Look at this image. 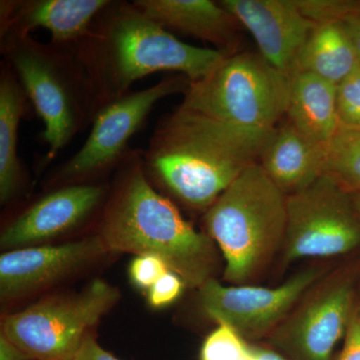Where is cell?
I'll return each mask as SVG.
<instances>
[{
    "mask_svg": "<svg viewBox=\"0 0 360 360\" xmlns=\"http://www.w3.org/2000/svg\"><path fill=\"white\" fill-rule=\"evenodd\" d=\"M267 136L241 131L179 105L156 123L142 149L153 186L205 212L246 168L259 160ZM169 198V200H170Z\"/></svg>",
    "mask_w": 360,
    "mask_h": 360,
    "instance_id": "1",
    "label": "cell"
},
{
    "mask_svg": "<svg viewBox=\"0 0 360 360\" xmlns=\"http://www.w3.org/2000/svg\"><path fill=\"white\" fill-rule=\"evenodd\" d=\"M96 234L108 253L160 257L191 288L200 290L214 278L219 265L212 238L196 231L174 201L148 181L142 149H134L116 170Z\"/></svg>",
    "mask_w": 360,
    "mask_h": 360,
    "instance_id": "2",
    "label": "cell"
},
{
    "mask_svg": "<svg viewBox=\"0 0 360 360\" xmlns=\"http://www.w3.org/2000/svg\"><path fill=\"white\" fill-rule=\"evenodd\" d=\"M99 108L131 91L141 78L172 71L198 82L229 53L181 41L132 1L110 0L75 49Z\"/></svg>",
    "mask_w": 360,
    "mask_h": 360,
    "instance_id": "3",
    "label": "cell"
},
{
    "mask_svg": "<svg viewBox=\"0 0 360 360\" xmlns=\"http://www.w3.org/2000/svg\"><path fill=\"white\" fill-rule=\"evenodd\" d=\"M0 51L44 122L47 150L39 165L44 170L94 122L98 111L94 89L72 49L30 34L0 39Z\"/></svg>",
    "mask_w": 360,
    "mask_h": 360,
    "instance_id": "4",
    "label": "cell"
},
{
    "mask_svg": "<svg viewBox=\"0 0 360 360\" xmlns=\"http://www.w3.org/2000/svg\"><path fill=\"white\" fill-rule=\"evenodd\" d=\"M203 220L224 255L225 281L246 285L283 250L288 195L257 162L232 182Z\"/></svg>",
    "mask_w": 360,
    "mask_h": 360,
    "instance_id": "5",
    "label": "cell"
},
{
    "mask_svg": "<svg viewBox=\"0 0 360 360\" xmlns=\"http://www.w3.org/2000/svg\"><path fill=\"white\" fill-rule=\"evenodd\" d=\"M291 78L259 53L229 54L207 77L191 82L179 104L251 134H271L286 116Z\"/></svg>",
    "mask_w": 360,
    "mask_h": 360,
    "instance_id": "6",
    "label": "cell"
},
{
    "mask_svg": "<svg viewBox=\"0 0 360 360\" xmlns=\"http://www.w3.org/2000/svg\"><path fill=\"white\" fill-rule=\"evenodd\" d=\"M120 298L117 288L94 279L78 292L49 296L7 315L1 333L33 359L71 360Z\"/></svg>",
    "mask_w": 360,
    "mask_h": 360,
    "instance_id": "7",
    "label": "cell"
},
{
    "mask_svg": "<svg viewBox=\"0 0 360 360\" xmlns=\"http://www.w3.org/2000/svg\"><path fill=\"white\" fill-rule=\"evenodd\" d=\"M191 80L184 75L168 77L146 89L130 91L97 111L84 146L70 160L54 168L47 186L99 184L116 172L134 148L129 141L143 127L156 104L174 94H184Z\"/></svg>",
    "mask_w": 360,
    "mask_h": 360,
    "instance_id": "8",
    "label": "cell"
},
{
    "mask_svg": "<svg viewBox=\"0 0 360 360\" xmlns=\"http://www.w3.org/2000/svg\"><path fill=\"white\" fill-rule=\"evenodd\" d=\"M360 246V217L352 194L323 174L302 191L288 195L283 262L328 258Z\"/></svg>",
    "mask_w": 360,
    "mask_h": 360,
    "instance_id": "9",
    "label": "cell"
},
{
    "mask_svg": "<svg viewBox=\"0 0 360 360\" xmlns=\"http://www.w3.org/2000/svg\"><path fill=\"white\" fill-rule=\"evenodd\" d=\"M326 274V267H309L274 288L224 286L212 278L200 290L201 309L243 338H262L274 333Z\"/></svg>",
    "mask_w": 360,
    "mask_h": 360,
    "instance_id": "10",
    "label": "cell"
},
{
    "mask_svg": "<svg viewBox=\"0 0 360 360\" xmlns=\"http://www.w3.org/2000/svg\"><path fill=\"white\" fill-rule=\"evenodd\" d=\"M309 293L272 333V342L295 360H331L354 311V285L330 277Z\"/></svg>",
    "mask_w": 360,
    "mask_h": 360,
    "instance_id": "11",
    "label": "cell"
},
{
    "mask_svg": "<svg viewBox=\"0 0 360 360\" xmlns=\"http://www.w3.org/2000/svg\"><path fill=\"white\" fill-rule=\"evenodd\" d=\"M108 191L105 184L52 187L11 217L0 245L13 250L65 236L101 214Z\"/></svg>",
    "mask_w": 360,
    "mask_h": 360,
    "instance_id": "12",
    "label": "cell"
},
{
    "mask_svg": "<svg viewBox=\"0 0 360 360\" xmlns=\"http://www.w3.org/2000/svg\"><path fill=\"white\" fill-rule=\"evenodd\" d=\"M106 253L97 234L59 245L7 250L0 257V297L11 302L44 290Z\"/></svg>",
    "mask_w": 360,
    "mask_h": 360,
    "instance_id": "13",
    "label": "cell"
},
{
    "mask_svg": "<svg viewBox=\"0 0 360 360\" xmlns=\"http://www.w3.org/2000/svg\"><path fill=\"white\" fill-rule=\"evenodd\" d=\"M257 42L259 54L292 79L298 58L315 23L302 15L295 0L219 1Z\"/></svg>",
    "mask_w": 360,
    "mask_h": 360,
    "instance_id": "14",
    "label": "cell"
},
{
    "mask_svg": "<svg viewBox=\"0 0 360 360\" xmlns=\"http://www.w3.org/2000/svg\"><path fill=\"white\" fill-rule=\"evenodd\" d=\"M110 0H1L0 39L44 28L51 44L75 51Z\"/></svg>",
    "mask_w": 360,
    "mask_h": 360,
    "instance_id": "15",
    "label": "cell"
},
{
    "mask_svg": "<svg viewBox=\"0 0 360 360\" xmlns=\"http://www.w3.org/2000/svg\"><path fill=\"white\" fill-rule=\"evenodd\" d=\"M132 2L169 32L188 35L215 45L217 51L236 53L240 25L219 1L134 0Z\"/></svg>",
    "mask_w": 360,
    "mask_h": 360,
    "instance_id": "16",
    "label": "cell"
},
{
    "mask_svg": "<svg viewBox=\"0 0 360 360\" xmlns=\"http://www.w3.org/2000/svg\"><path fill=\"white\" fill-rule=\"evenodd\" d=\"M259 160L270 179L290 195L324 174L326 148L315 146L286 120L267 137Z\"/></svg>",
    "mask_w": 360,
    "mask_h": 360,
    "instance_id": "17",
    "label": "cell"
},
{
    "mask_svg": "<svg viewBox=\"0 0 360 360\" xmlns=\"http://www.w3.org/2000/svg\"><path fill=\"white\" fill-rule=\"evenodd\" d=\"M30 103L22 85L2 59L0 63V202L7 205L22 193L26 174L18 153V129Z\"/></svg>",
    "mask_w": 360,
    "mask_h": 360,
    "instance_id": "18",
    "label": "cell"
},
{
    "mask_svg": "<svg viewBox=\"0 0 360 360\" xmlns=\"http://www.w3.org/2000/svg\"><path fill=\"white\" fill-rule=\"evenodd\" d=\"M286 117L305 139L326 149L340 127L336 85L312 73H296L291 79Z\"/></svg>",
    "mask_w": 360,
    "mask_h": 360,
    "instance_id": "19",
    "label": "cell"
},
{
    "mask_svg": "<svg viewBox=\"0 0 360 360\" xmlns=\"http://www.w3.org/2000/svg\"><path fill=\"white\" fill-rule=\"evenodd\" d=\"M354 46L340 23L316 25L305 42L297 72H309L340 84L359 65Z\"/></svg>",
    "mask_w": 360,
    "mask_h": 360,
    "instance_id": "20",
    "label": "cell"
},
{
    "mask_svg": "<svg viewBox=\"0 0 360 360\" xmlns=\"http://www.w3.org/2000/svg\"><path fill=\"white\" fill-rule=\"evenodd\" d=\"M324 174L348 193H360V129L340 127L326 149Z\"/></svg>",
    "mask_w": 360,
    "mask_h": 360,
    "instance_id": "21",
    "label": "cell"
},
{
    "mask_svg": "<svg viewBox=\"0 0 360 360\" xmlns=\"http://www.w3.org/2000/svg\"><path fill=\"white\" fill-rule=\"evenodd\" d=\"M219 326L206 338L200 360H240L250 354V347L233 328Z\"/></svg>",
    "mask_w": 360,
    "mask_h": 360,
    "instance_id": "22",
    "label": "cell"
},
{
    "mask_svg": "<svg viewBox=\"0 0 360 360\" xmlns=\"http://www.w3.org/2000/svg\"><path fill=\"white\" fill-rule=\"evenodd\" d=\"M303 16L316 25L342 23L360 14V1L348 0H295Z\"/></svg>",
    "mask_w": 360,
    "mask_h": 360,
    "instance_id": "23",
    "label": "cell"
},
{
    "mask_svg": "<svg viewBox=\"0 0 360 360\" xmlns=\"http://www.w3.org/2000/svg\"><path fill=\"white\" fill-rule=\"evenodd\" d=\"M336 110L340 127L360 129V63L336 85Z\"/></svg>",
    "mask_w": 360,
    "mask_h": 360,
    "instance_id": "24",
    "label": "cell"
},
{
    "mask_svg": "<svg viewBox=\"0 0 360 360\" xmlns=\"http://www.w3.org/2000/svg\"><path fill=\"white\" fill-rule=\"evenodd\" d=\"M170 269L165 262L155 255H137L130 264L129 274L132 283L143 290H149Z\"/></svg>",
    "mask_w": 360,
    "mask_h": 360,
    "instance_id": "25",
    "label": "cell"
},
{
    "mask_svg": "<svg viewBox=\"0 0 360 360\" xmlns=\"http://www.w3.org/2000/svg\"><path fill=\"white\" fill-rule=\"evenodd\" d=\"M184 281L174 272L168 271L148 290L149 304L155 309L167 307L179 297Z\"/></svg>",
    "mask_w": 360,
    "mask_h": 360,
    "instance_id": "26",
    "label": "cell"
},
{
    "mask_svg": "<svg viewBox=\"0 0 360 360\" xmlns=\"http://www.w3.org/2000/svg\"><path fill=\"white\" fill-rule=\"evenodd\" d=\"M338 360H360V309H354Z\"/></svg>",
    "mask_w": 360,
    "mask_h": 360,
    "instance_id": "27",
    "label": "cell"
},
{
    "mask_svg": "<svg viewBox=\"0 0 360 360\" xmlns=\"http://www.w3.org/2000/svg\"><path fill=\"white\" fill-rule=\"evenodd\" d=\"M71 360H120L116 359L115 356H113L112 354H110V352H106L105 349H103L101 345L97 343L96 338L92 335V333H90L85 340L84 343H82V347H80L79 350H78L77 354L75 355Z\"/></svg>",
    "mask_w": 360,
    "mask_h": 360,
    "instance_id": "28",
    "label": "cell"
},
{
    "mask_svg": "<svg viewBox=\"0 0 360 360\" xmlns=\"http://www.w3.org/2000/svg\"><path fill=\"white\" fill-rule=\"evenodd\" d=\"M0 360H35L20 349L4 333L0 335Z\"/></svg>",
    "mask_w": 360,
    "mask_h": 360,
    "instance_id": "29",
    "label": "cell"
},
{
    "mask_svg": "<svg viewBox=\"0 0 360 360\" xmlns=\"http://www.w3.org/2000/svg\"><path fill=\"white\" fill-rule=\"evenodd\" d=\"M340 25L352 42L360 63V14L352 16Z\"/></svg>",
    "mask_w": 360,
    "mask_h": 360,
    "instance_id": "30",
    "label": "cell"
},
{
    "mask_svg": "<svg viewBox=\"0 0 360 360\" xmlns=\"http://www.w3.org/2000/svg\"><path fill=\"white\" fill-rule=\"evenodd\" d=\"M251 354L255 360H286L274 350L260 347H250Z\"/></svg>",
    "mask_w": 360,
    "mask_h": 360,
    "instance_id": "31",
    "label": "cell"
},
{
    "mask_svg": "<svg viewBox=\"0 0 360 360\" xmlns=\"http://www.w3.org/2000/svg\"><path fill=\"white\" fill-rule=\"evenodd\" d=\"M352 201H354L355 210L360 217V193L352 194Z\"/></svg>",
    "mask_w": 360,
    "mask_h": 360,
    "instance_id": "32",
    "label": "cell"
},
{
    "mask_svg": "<svg viewBox=\"0 0 360 360\" xmlns=\"http://www.w3.org/2000/svg\"><path fill=\"white\" fill-rule=\"evenodd\" d=\"M240 360H255V357L252 356V354H251V352H250V354H248V355H246L245 357H243V359H240Z\"/></svg>",
    "mask_w": 360,
    "mask_h": 360,
    "instance_id": "33",
    "label": "cell"
}]
</instances>
